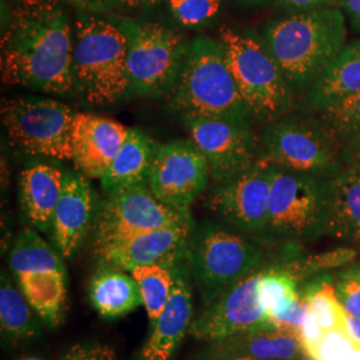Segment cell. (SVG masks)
<instances>
[{
  "label": "cell",
  "instance_id": "1",
  "mask_svg": "<svg viewBox=\"0 0 360 360\" xmlns=\"http://www.w3.org/2000/svg\"><path fill=\"white\" fill-rule=\"evenodd\" d=\"M1 79L55 95L77 89L72 28L59 7L15 10L1 40Z\"/></svg>",
  "mask_w": 360,
  "mask_h": 360
},
{
  "label": "cell",
  "instance_id": "2",
  "mask_svg": "<svg viewBox=\"0 0 360 360\" xmlns=\"http://www.w3.org/2000/svg\"><path fill=\"white\" fill-rule=\"evenodd\" d=\"M346 39V15L340 7L288 13L271 22L263 34V43L294 95H304L322 77L345 49Z\"/></svg>",
  "mask_w": 360,
  "mask_h": 360
},
{
  "label": "cell",
  "instance_id": "3",
  "mask_svg": "<svg viewBox=\"0 0 360 360\" xmlns=\"http://www.w3.org/2000/svg\"><path fill=\"white\" fill-rule=\"evenodd\" d=\"M167 102L181 117H221L245 123L252 119L219 39L200 37L184 44Z\"/></svg>",
  "mask_w": 360,
  "mask_h": 360
},
{
  "label": "cell",
  "instance_id": "4",
  "mask_svg": "<svg viewBox=\"0 0 360 360\" xmlns=\"http://www.w3.org/2000/svg\"><path fill=\"white\" fill-rule=\"evenodd\" d=\"M129 37L124 25L90 13L77 16L74 34L75 87L91 107L120 101L129 91Z\"/></svg>",
  "mask_w": 360,
  "mask_h": 360
},
{
  "label": "cell",
  "instance_id": "5",
  "mask_svg": "<svg viewBox=\"0 0 360 360\" xmlns=\"http://www.w3.org/2000/svg\"><path fill=\"white\" fill-rule=\"evenodd\" d=\"M330 203V178L272 167L269 219L262 235L292 245L315 242L326 235Z\"/></svg>",
  "mask_w": 360,
  "mask_h": 360
},
{
  "label": "cell",
  "instance_id": "6",
  "mask_svg": "<svg viewBox=\"0 0 360 360\" xmlns=\"http://www.w3.org/2000/svg\"><path fill=\"white\" fill-rule=\"evenodd\" d=\"M187 266L205 307H210L245 275L264 266V257L243 235L205 223L193 230Z\"/></svg>",
  "mask_w": 360,
  "mask_h": 360
},
{
  "label": "cell",
  "instance_id": "7",
  "mask_svg": "<svg viewBox=\"0 0 360 360\" xmlns=\"http://www.w3.org/2000/svg\"><path fill=\"white\" fill-rule=\"evenodd\" d=\"M232 75L252 117L274 122L294 104V92L266 44L231 27L219 30Z\"/></svg>",
  "mask_w": 360,
  "mask_h": 360
},
{
  "label": "cell",
  "instance_id": "8",
  "mask_svg": "<svg viewBox=\"0 0 360 360\" xmlns=\"http://www.w3.org/2000/svg\"><path fill=\"white\" fill-rule=\"evenodd\" d=\"M257 162L272 167L334 178L346 163L339 138L321 119L282 116L264 129Z\"/></svg>",
  "mask_w": 360,
  "mask_h": 360
},
{
  "label": "cell",
  "instance_id": "9",
  "mask_svg": "<svg viewBox=\"0 0 360 360\" xmlns=\"http://www.w3.org/2000/svg\"><path fill=\"white\" fill-rule=\"evenodd\" d=\"M8 267L40 321L50 328L60 326L67 309V275L59 251L38 232L25 229L11 245Z\"/></svg>",
  "mask_w": 360,
  "mask_h": 360
},
{
  "label": "cell",
  "instance_id": "10",
  "mask_svg": "<svg viewBox=\"0 0 360 360\" xmlns=\"http://www.w3.org/2000/svg\"><path fill=\"white\" fill-rule=\"evenodd\" d=\"M74 115L68 105L49 98L18 96L1 103V122L13 147L58 160H72Z\"/></svg>",
  "mask_w": 360,
  "mask_h": 360
},
{
  "label": "cell",
  "instance_id": "11",
  "mask_svg": "<svg viewBox=\"0 0 360 360\" xmlns=\"http://www.w3.org/2000/svg\"><path fill=\"white\" fill-rule=\"evenodd\" d=\"M193 220L190 211L168 206L148 184L107 193L99 203L92 227L94 252L144 232Z\"/></svg>",
  "mask_w": 360,
  "mask_h": 360
},
{
  "label": "cell",
  "instance_id": "12",
  "mask_svg": "<svg viewBox=\"0 0 360 360\" xmlns=\"http://www.w3.org/2000/svg\"><path fill=\"white\" fill-rule=\"evenodd\" d=\"M123 25L129 37V91L141 96L166 95L178 77L186 43L159 23Z\"/></svg>",
  "mask_w": 360,
  "mask_h": 360
},
{
  "label": "cell",
  "instance_id": "13",
  "mask_svg": "<svg viewBox=\"0 0 360 360\" xmlns=\"http://www.w3.org/2000/svg\"><path fill=\"white\" fill-rule=\"evenodd\" d=\"M181 119L190 139L205 155L215 183L230 179L257 163L260 139L251 123L200 116Z\"/></svg>",
  "mask_w": 360,
  "mask_h": 360
},
{
  "label": "cell",
  "instance_id": "14",
  "mask_svg": "<svg viewBox=\"0 0 360 360\" xmlns=\"http://www.w3.org/2000/svg\"><path fill=\"white\" fill-rule=\"evenodd\" d=\"M211 169L193 141L179 139L160 146L148 176L151 191L168 206L190 211L205 193Z\"/></svg>",
  "mask_w": 360,
  "mask_h": 360
},
{
  "label": "cell",
  "instance_id": "15",
  "mask_svg": "<svg viewBox=\"0 0 360 360\" xmlns=\"http://www.w3.org/2000/svg\"><path fill=\"white\" fill-rule=\"evenodd\" d=\"M271 181L272 167L257 162L230 179L217 181L207 206L238 231L263 233L269 219Z\"/></svg>",
  "mask_w": 360,
  "mask_h": 360
},
{
  "label": "cell",
  "instance_id": "16",
  "mask_svg": "<svg viewBox=\"0 0 360 360\" xmlns=\"http://www.w3.org/2000/svg\"><path fill=\"white\" fill-rule=\"evenodd\" d=\"M263 269L264 266L245 275L214 304L205 309L191 324L190 335L193 339L211 343L230 335L272 324L259 296Z\"/></svg>",
  "mask_w": 360,
  "mask_h": 360
},
{
  "label": "cell",
  "instance_id": "17",
  "mask_svg": "<svg viewBox=\"0 0 360 360\" xmlns=\"http://www.w3.org/2000/svg\"><path fill=\"white\" fill-rule=\"evenodd\" d=\"M193 220L144 232L129 239L105 245L95 251L99 264L131 272L136 267L163 264L178 267L187 262V252L193 238Z\"/></svg>",
  "mask_w": 360,
  "mask_h": 360
},
{
  "label": "cell",
  "instance_id": "18",
  "mask_svg": "<svg viewBox=\"0 0 360 360\" xmlns=\"http://www.w3.org/2000/svg\"><path fill=\"white\" fill-rule=\"evenodd\" d=\"M129 129L110 117L75 112L71 146L72 162L80 174L102 179L126 142Z\"/></svg>",
  "mask_w": 360,
  "mask_h": 360
},
{
  "label": "cell",
  "instance_id": "19",
  "mask_svg": "<svg viewBox=\"0 0 360 360\" xmlns=\"http://www.w3.org/2000/svg\"><path fill=\"white\" fill-rule=\"evenodd\" d=\"M187 262L174 271V285L166 307L135 360H171L193 324V285Z\"/></svg>",
  "mask_w": 360,
  "mask_h": 360
},
{
  "label": "cell",
  "instance_id": "20",
  "mask_svg": "<svg viewBox=\"0 0 360 360\" xmlns=\"http://www.w3.org/2000/svg\"><path fill=\"white\" fill-rule=\"evenodd\" d=\"M99 203L87 178L65 174L63 193L53 211L51 235L53 247L65 259L77 255L90 233Z\"/></svg>",
  "mask_w": 360,
  "mask_h": 360
},
{
  "label": "cell",
  "instance_id": "21",
  "mask_svg": "<svg viewBox=\"0 0 360 360\" xmlns=\"http://www.w3.org/2000/svg\"><path fill=\"white\" fill-rule=\"evenodd\" d=\"M303 355L300 335L271 324L211 342L195 360H226L233 356H251L257 360H299Z\"/></svg>",
  "mask_w": 360,
  "mask_h": 360
},
{
  "label": "cell",
  "instance_id": "22",
  "mask_svg": "<svg viewBox=\"0 0 360 360\" xmlns=\"http://www.w3.org/2000/svg\"><path fill=\"white\" fill-rule=\"evenodd\" d=\"M62 169L38 163L20 174V205L30 224L38 231H51L52 215L63 193Z\"/></svg>",
  "mask_w": 360,
  "mask_h": 360
},
{
  "label": "cell",
  "instance_id": "23",
  "mask_svg": "<svg viewBox=\"0 0 360 360\" xmlns=\"http://www.w3.org/2000/svg\"><path fill=\"white\" fill-rule=\"evenodd\" d=\"M360 92V40L348 43L309 90L304 103L314 112H322Z\"/></svg>",
  "mask_w": 360,
  "mask_h": 360
},
{
  "label": "cell",
  "instance_id": "24",
  "mask_svg": "<svg viewBox=\"0 0 360 360\" xmlns=\"http://www.w3.org/2000/svg\"><path fill=\"white\" fill-rule=\"evenodd\" d=\"M326 236L360 248V167L346 166L331 178Z\"/></svg>",
  "mask_w": 360,
  "mask_h": 360
},
{
  "label": "cell",
  "instance_id": "25",
  "mask_svg": "<svg viewBox=\"0 0 360 360\" xmlns=\"http://www.w3.org/2000/svg\"><path fill=\"white\" fill-rule=\"evenodd\" d=\"M91 306L103 319H117L143 304L139 284L131 272L99 264L89 287Z\"/></svg>",
  "mask_w": 360,
  "mask_h": 360
},
{
  "label": "cell",
  "instance_id": "26",
  "mask_svg": "<svg viewBox=\"0 0 360 360\" xmlns=\"http://www.w3.org/2000/svg\"><path fill=\"white\" fill-rule=\"evenodd\" d=\"M159 146L143 131L129 129V136L112 165L101 179L105 193L148 184L150 171Z\"/></svg>",
  "mask_w": 360,
  "mask_h": 360
},
{
  "label": "cell",
  "instance_id": "27",
  "mask_svg": "<svg viewBox=\"0 0 360 360\" xmlns=\"http://www.w3.org/2000/svg\"><path fill=\"white\" fill-rule=\"evenodd\" d=\"M0 326L1 333L15 342L40 334L31 304L7 272L1 274L0 283Z\"/></svg>",
  "mask_w": 360,
  "mask_h": 360
},
{
  "label": "cell",
  "instance_id": "28",
  "mask_svg": "<svg viewBox=\"0 0 360 360\" xmlns=\"http://www.w3.org/2000/svg\"><path fill=\"white\" fill-rule=\"evenodd\" d=\"M309 303V309L324 333H346L347 312L342 307L335 290L334 278L323 274L314 278L302 292Z\"/></svg>",
  "mask_w": 360,
  "mask_h": 360
},
{
  "label": "cell",
  "instance_id": "29",
  "mask_svg": "<svg viewBox=\"0 0 360 360\" xmlns=\"http://www.w3.org/2000/svg\"><path fill=\"white\" fill-rule=\"evenodd\" d=\"M297 283L299 279L285 262L264 266L259 281V296L270 321L302 297Z\"/></svg>",
  "mask_w": 360,
  "mask_h": 360
},
{
  "label": "cell",
  "instance_id": "30",
  "mask_svg": "<svg viewBox=\"0 0 360 360\" xmlns=\"http://www.w3.org/2000/svg\"><path fill=\"white\" fill-rule=\"evenodd\" d=\"M174 271L175 267L163 264L142 266L131 271V275L139 284L143 306L151 324L156 322L169 300L174 285Z\"/></svg>",
  "mask_w": 360,
  "mask_h": 360
},
{
  "label": "cell",
  "instance_id": "31",
  "mask_svg": "<svg viewBox=\"0 0 360 360\" xmlns=\"http://www.w3.org/2000/svg\"><path fill=\"white\" fill-rule=\"evenodd\" d=\"M323 124L340 139L343 135L360 127V92L343 99L319 112Z\"/></svg>",
  "mask_w": 360,
  "mask_h": 360
},
{
  "label": "cell",
  "instance_id": "32",
  "mask_svg": "<svg viewBox=\"0 0 360 360\" xmlns=\"http://www.w3.org/2000/svg\"><path fill=\"white\" fill-rule=\"evenodd\" d=\"M168 4L180 25L199 27L218 13L221 0H168Z\"/></svg>",
  "mask_w": 360,
  "mask_h": 360
},
{
  "label": "cell",
  "instance_id": "33",
  "mask_svg": "<svg viewBox=\"0 0 360 360\" xmlns=\"http://www.w3.org/2000/svg\"><path fill=\"white\" fill-rule=\"evenodd\" d=\"M336 296L349 316H360V264L340 271L335 279Z\"/></svg>",
  "mask_w": 360,
  "mask_h": 360
},
{
  "label": "cell",
  "instance_id": "34",
  "mask_svg": "<svg viewBox=\"0 0 360 360\" xmlns=\"http://www.w3.org/2000/svg\"><path fill=\"white\" fill-rule=\"evenodd\" d=\"M59 360H117L115 349L99 342L77 343L67 348Z\"/></svg>",
  "mask_w": 360,
  "mask_h": 360
},
{
  "label": "cell",
  "instance_id": "35",
  "mask_svg": "<svg viewBox=\"0 0 360 360\" xmlns=\"http://www.w3.org/2000/svg\"><path fill=\"white\" fill-rule=\"evenodd\" d=\"M345 0H276L278 8L284 13L311 11L322 7H343Z\"/></svg>",
  "mask_w": 360,
  "mask_h": 360
},
{
  "label": "cell",
  "instance_id": "36",
  "mask_svg": "<svg viewBox=\"0 0 360 360\" xmlns=\"http://www.w3.org/2000/svg\"><path fill=\"white\" fill-rule=\"evenodd\" d=\"M342 155L346 166L360 167V127L343 135L340 139Z\"/></svg>",
  "mask_w": 360,
  "mask_h": 360
},
{
  "label": "cell",
  "instance_id": "37",
  "mask_svg": "<svg viewBox=\"0 0 360 360\" xmlns=\"http://www.w3.org/2000/svg\"><path fill=\"white\" fill-rule=\"evenodd\" d=\"M67 1L80 8L83 13H101L116 3L115 0H67Z\"/></svg>",
  "mask_w": 360,
  "mask_h": 360
},
{
  "label": "cell",
  "instance_id": "38",
  "mask_svg": "<svg viewBox=\"0 0 360 360\" xmlns=\"http://www.w3.org/2000/svg\"><path fill=\"white\" fill-rule=\"evenodd\" d=\"M15 10H50L58 7L59 0H11Z\"/></svg>",
  "mask_w": 360,
  "mask_h": 360
},
{
  "label": "cell",
  "instance_id": "39",
  "mask_svg": "<svg viewBox=\"0 0 360 360\" xmlns=\"http://www.w3.org/2000/svg\"><path fill=\"white\" fill-rule=\"evenodd\" d=\"M345 13L355 30L360 31V0H345L343 3Z\"/></svg>",
  "mask_w": 360,
  "mask_h": 360
},
{
  "label": "cell",
  "instance_id": "40",
  "mask_svg": "<svg viewBox=\"0 0 360 360\" xmlns=\"http://www.w3.org/2000/svg\"><path fill=\"white\" fill-rule=\"evenodd\" d=\"M346 334L360 345V316H349V315H347Z\"/></svg>",
  "mask_w": 360,
  "mask_h": 360
},
{
  "label": "cell",
  "instance_id": "41",
  "mask_svg": "<svg viewBox=\"0 0 360 360\" xmlns=\"http://www.w3.org/2000/svg\"><path fill=\"white\" fill-rule=\"evenodd\" d=\"M116 3H120L129 8H141V7H148L159 3L160 0H115Z\"/></svg>",
  "mask_w": 360,
  "mask_h": 360
},
{
  "label": "cell",
  "instance_id": "42",
  "mask_svg": "<svg viewBox=\"0 0 360 360\" xmlns=\"http://www.w3.org/2000/svg\"><path fill=\"white\" fill-rule=\"evenodd\" d=\"M226 360H257L255 358H251V356H233V358H229Z\"/></svg>",
  "mask_w": 360,
  "mask_h": 360
},
{
  "label": "cell",
  "instance_id": "43",
  "mask_svg": "<svg viewBox=\"0 0 360 360\" xmlns=\"http://www.w3.org/2000/svg\"><path fill=\"white\" fill-rule=\"evenodd\" d=\"M242 1L248 3V4H260V3H266V1H269V0H242Z\"/></svg>",
  "mask_w": 360,
  "mask_h": 360
},
{
  "label": "cell",
  "instance_id": "44",
  "mask_svg": "<svg viewBox=\"0 0 360 360\" xmlns=\"http://www.w3.org/2000/svg\"><path fill=\"white\" fill-rule=\"evenodd\" d=\"M26 360H41V359H26Z\"/></svg>",
  "mask_w": 360,
  "mask_h": 360
}]
</instances>
